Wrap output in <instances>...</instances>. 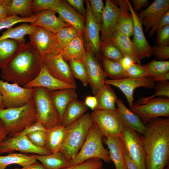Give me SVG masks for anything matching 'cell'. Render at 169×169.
<instances>
[{
	"mask_svg": "<svg viewBox=\"0 0 169 169\" xmlns=\"http://www.w3.org/2000/svg\"><path fill=\"white\" fill-rule=\"evenodd\" d=\"M146 124L141 137L146 169H164L169 165V118H157Z\"/></svg>",
	"mask_w": 169,
	"mask_h": 169,
	"instance_id": "obj_1",
	"label": "cell"
},
{
	"mask_svg": "<svg viewBox=\"0 0 169 169\" xmlns=\"http://www.w3.org/2000/svg\"><path fill=\"white\" fill-rule=\"evenodd\" d=\"M42 58L29 42L22 45L3 68L1 76L6 81L23 86L33 80L42 67Z\"/></svg>",
	"mask_w": 169,
	"mask_h": 169,
	"instance_id": "obj_2",
	"label": "cell"
},
{
	"mask_svg": "<svg viewBox=\"0 0 169 169\" xmlns=\"http://www.w3.org/2000/svg\"><path fill=\"white\" fill-rule=\"evenodd\" d=\"M0 120L7 134L13 136L37 121L33 98L22 106L0 109Z\"/></svg>",
	"mask_w": 169,
	"mask_h": 169,
	"instance_id": "obj_3",
	"label": "cell"
},
{
	"mask_svg": "<svg viewBox=\"0 0 169 169\" xmlns=\"http://www.w3.org/2000/svg\"><path fill=\"white\" fill-rule=\"evenodd\" d=\"M93 123L91 114L87 112L66 127L65 140L60 151L69 161L73 159L79 152Z\"/></svg>",
	"mask_w": 169,
	"mask_h": 169,
	"instance_id": "obj_4",
	"label": "cell"
},
{
	"mask_svg": "<svg viewBox=\"0 0 169 169\" xmlns=\"http://www.w3.org/2000/svg\"><path fill=\"white\" fill-rule=\"evenodd\" d=\"M103 136L99 128L93 123L79 152L74 158L69 161V166L76 165L94 158L99 159L106 163H110L109 152L103 144Z\"/></svg>",
	"mask_w": 169,
	"mask_h": 169,
	"instance_id": "obj_5",
	"label": "cell"
},
{
	"mask_svg": "<svg viewBox=\"0 0 169 169\" xmlns=\"http://www.w3.org/2000/svg\"><path fill=\"white\" fill-rule=\"evenodd\" d=\"M50 91L43 87L33 88V99L36 108L37 121L47 130L60 124L59 113L51 99Z\"/></svg>",
	"mask_w": 169,
	"mask_h": 169,
	"instance_id": "obj_6",
	"label": "cell"
},
{
	"mask_svg": "<svg viewBox=\"0 0 169 169\" xmlns=\"http://www.w3.org/2000/svg\"><path fill=\"white\" fill-rule=\"evenodd\" d=\"M91 114L93 121L106 138L120 137L125 125L117 109L95 110Z\"/></svg>",
	"mask_w": 169,
	"mask_h": 169,
	"instance_id": "obj_7",
	"label": "cell"
},
{
	"mask_svg": "<svg viewBox=\"0 0 169 169\" xmlns=\"http://www.w3.org/2000/svg\"><path fill=\"white\" fill-rule=\"evenodd\" d=\"M129 109L139 116L143 124L159 117L169 118V98H154L141 105L134 103Z\"/></svg>",
	"mask_w": 169,
	"mask_h": 169,
	"instance_id": "obj_8",
	"label": "cell"
},
{
	"mask_svg": "<svg viewBox=\"0 0 169 169\" xmlns=\"http://www.w3.org/2000/svg\"><path fill=\"white\" fill-rule=\"evenodd\" d=\"M0 92L6 108L22 106L33 98V88L21 87L0 79Z\"/></svg>",
	"mask_w": 169,
	"mask_h": 169,
	"instance_id": "obj_9",
	"label": "cell"
},
{
	"mask_svg": "<svg viewBox=\"0 0 169 169\" xmlns=\"http://www.w3.org/2000/svg\"><path fill=\"white\" fill-rule=\"evenodd\" d=\"M28 36L29 42L42 58L48 54H61L62 50L57 43L55 34L47 29L36 26Z\"/></svg>",
	"mask_w": 169,
	"mask_h": 169,
	"instance_id": "obj_10",
	"label": "cell"
},
{
	"mask_svg": "<svg viewBox=\"0 0 169 169\" xmlns=\"http://www.w3.org/2000/svg\"><path fill=\"white\" fill-rule=\"evenodd\" d=\"M120 137L130 156L139 169H146L141 136L125 125Z\"/></svg>",
	"mask_w": 169,
	"mask_h": 169,
	"instance_id": "obj_11",
	"label": "cell"
},
{
	"mask_svg": "<svg viewBox=\"0 0 169 169\" xmlns=\"http://www.w3.org/2000/svg\"><path fill=\"white\" fill-rule=\"evenodd\" d=\"M86 7V21L83 36L86 50L93 52L97 58L100 60L101 55L100 47V33L101 25L96 20L91 12L89 0L85 1Z\"/></svg>",
	"mask_w": 169,
	"mask_h": 169,
	"instance_id": "obj_12",
	"label": "cell"
},
{
	"mask_svg": "<svg viewBox=\"0 0 169 169\" xmlns=\"http://www.w3.org/2000/svg\"><path fill=\"white\" fill-rule=\"evenodd\" d=\"M169 10V0H155L147 8L137 14L142 24L145 31L152 36L155 33L157 25L163 14Z\"/></svg>",
	"mask_w": 169,
	"mask_h": 169,
	"instance_id": "obj_13",
	"label": "cell"
},
{
	"mask_svg": "<svg viewBox=\"0 0 169 169\" xmlns=\"http://www.w3.org/2000/svg\"><path fill=\"white\" fill-rule=\"evenodd\" d=\"M15 151L39 155L51 154L45 148L35 146L26 135L9 136L0 142V154L12 153Z\"/></svg>",
	"mask_w": 169,
	"mask_h": 169,
	"instance_id": "obj_14",
	"label": "cell"
},
{
	"mask_svg": "<svg viewBox=\"0 0 169 169\" xmlns=\"http://www.w3.org/2000/svg\"><path fill=\"white\" fill-rule=\"evenodd\" d=\"M105 83L118 88L123 93L127 99L130 108L133 104L134 92L136 88L142 87L151 89L155 86L154 82L151 78L147 77L140 79L126 77L118 79H106Z\"/></svg>",
	"mask_w": 169,
	"mask_h": 169,
	"instance_id": "obj_15",
	"label": "cell"
},
{
	"mask_svg": "<svg viewBox=\"0 0 169 169\" xmlns=\"http://www.w3.org/2000/svg\"><path fill=\"white\" fill-rule=\"evenodd\" d=\"M42 60L49 73L53 77L67 83L75 84L69 64L60 54L47 55L42 58Z\"/></svg>",
	"mask_w": 169,
	"mask_h": 169,
	"instance_id": "obj_16",
	"label": "cell"
},
{
	"mask_svg": "<svg viewBox=\"0 0 169 169\" xmlns=\"http://www.w3.org/2000/svg\"><path fill=\"white\" fill-rule=\"evenodd\" d=\"M86 51V56L83 61L87 71L89 84L93 94L95 95L105 84L107 76L94 54L90 51Z\"/></svg>",
	"mask_w": 169,
	"mask_h": 169,
	"instance_id": "obj_17",
	"label": "cell"
},
{
	"mask_svg": "<svg viewBox=\"0 0 169 169\" xmlns=\"http://www.w3.org/2000/svg\"><path fill=\"white\" fill-rule=\"evenodd\" d=\"M127 2L133 20V38L131 41L136 55L141 60L153 54L151 47L145 37L141 21L134 10L130 1L127 0Z\"/></svg>",
	"mask_w": 169,
	"mask_h": 169,
	"instance_id": "obj_18",
	"label": "cell"
},
{
	"mask_svg": "<svg viewBox=\"0 0 169 169\" xmlns=\"http://www.w3.org/2000/svg\"><path fill=\"white\" fill-rule=\"evenodd\" d=\"M120 11L118 6L112 0H106L101 25L100 42L110 38L115 31Z\"/></svg>",
	"mask_w": 169,
	"mask_h": 169,
	"instance_id": "obj_19",
	"label": "cell"
},
{
	"mask_svg": "<svg viewBox=\"0 0 169 169\" xmlns=\"http://www.w3.org/2000/svg\"><path fill=\"white\" fill-rule=\"evenodd\" d=\"M45 88L50 91L68 88L76 89V84L67 83L55 78L48 72L43 64L41 70L38 75L33 80L23 86L25 88H33L36 87Z\"/></svg>",
	"mask_w": 169,
	"mask_h": 169,
	"instance_id": "obj_20",
	"label": "cell"
},
{
	"mask_svg": "<svg viewBox=\"0 0 169 169\" xmlns=\"http://www.w3.org/2000/svg\"><path fill=\"white\" fill-rule=\"evenodd\" d=\"M55 12L62 21L74 27L83 35L86 17L78 13L65 0H60Z\"/></svg>",
	"mask_w": 169,
	"mask_h": 169,
	"instance_id": "obj_21",
	"label": "cell"
},
{
	"mask_svg": "<svg viewBox=\"0 0 169 169\" xmlns=\"http://www.w3.org/2000/svg\"><path fill=\"white\" fill-rule=\"evenodd\" d=\"M35 13L36 19L32 24L43 28L54 34L63 28L71 26L64 23L57 17L55 11L46 10Z\"/></svg>",
	"mask_w": 169,
	"mask_h": 169,
	"instance_id": "obj_22",
	"label": "cell"
},
{
	"mask_svg": "<svg viewBox=\"0 0 169 169\" xmlns=\"http://www.w3.org/2000/svg\"><path fill=\"white\" fill-rule=\"evenodd\" d=\"M74 89L68 88L50 92L52 101L57 110L60 122L69 104L77 99V95Z\"/></svg>",
	"mask_w": 169,
	"mask_h": 169,
	"instance_id": "obj_23",
	"label": "cell"
},
{
	"mask_svg": "<svg viewBox=\"0 0 169 169\" xmlns=\"http://www.w3.org/2000/svg\"><path fill=\"white\" fill-rule=\"evenodd\" d=\"M116 108L120 113L125 125L130 129L142 135L146 127L139 116L128 108L120 99H118Z\"/></svg>",
	"mask_w": 169,
	"mask_h": 169,
	"instance_id": "obj_24",
	"label": "cell"
},
{
	"mask_svg": "<svg viewBox=\"0 0 169 169\" xmlns=\"http://www.w3.org/2000/svg\"><path fill=\"white\" fill-rule=\"evenodd\" d=\"M112 1L118 6L120 11L116 28L130 37L133 35V20L127 0Z\"/></svg>",
	"mask_w": 169,
	"mask_h": 169,
	"instance_id": "obj_25",
	"label": "cell"
},
{
	"mask_svg": "<svg viewBox=\"0 0 169 169\" xmlns=\"http://www.w3.org/2000/svg\"><path fill=\"white\" fill-rule=\"evenodd\" d=\"M67 129L61 124L48 130L45 149L51 154L60 151L65 140Z\"/></svg>",
	"mask_w": 169,
	"mask_h": 169,
	"instance_id": "obj_26",
	"label": "cell"
},
{
	"mask_svg": "<svg viewBox=\"0 0 169 169\" xmlns=\"http://www.w3.org/2000/svg\"><path fill=\"white\" fill-rule=\"evenodd\" d=\"M104 142L109 149L110 159L114 163L115 169H127L123 157V142L120 137L106 138Z\"/></svg>",
	"mask_w": 169,
	"mask_h": 169,
	"instance_id": "obj_27",
	"label": "cell"
},
{
	"mask_svg": "<svg viewBox=\"0 0 169 169\" xmlns=\"http://www.w3.org/2000/svg\"><path fill=\"white\" fill-rule=\"evenodd\" d=\"M83 35L80 34L74 38L62 51L60 54L66 62L71 59L82 61L85 57L86 51L84 44Z\"/></svg>",
	"mask_w": 169,
	"mask_h": 169,
	"instance_id": "obj_28",
	"label": "cell"
},
{
	"mask_svg": "<svg viewBox=\"0 0 169 169\" xmlns=\"http://www.w3.org/2000/svg\"><path fill=\"white\" fill-rule=\"evenodd\" d=\"M88 107L84 101L77 99L71 101L67 106L60 124L66 127L76 121L85 114Z\"/></svg>",
	"mask_w": 169,
	"mask_h": 169,
	"instance_id": "obj_29",
	"label": "cell"
},
{
	"mask_svg": "<svg viewBox=\"0 0 169 169\" xmlns=\"http://www.w3.org/2000/svg\"><path fill=\"white\" fill-rule=\"evenodd\" d=\"M94 96L97 101L95 110H113L116 109L115 105L118 98L110 85L105 84L98 93Z\"/></svg>",
	"mask_w": 169,
	"mask_h": 169,
	"instance_id": "obj_30",
	"label": "cell"
},
{
	"mask_svg": "<svg viewBox=\"0 0 169 169\" xmlns=\"http://www.w3.org/2000/svg\"><path fill=\"white\" fill-rule=\"evenodd\" d=\"M46 169H63L69 166V161L60 151L47 155L32 154Z\"/></svg>",
	"mask_w": 169,
	"mask_h": 169,
	"instance_id": "obj_31",
	"label": "cell"
},
{
	"mask_svg": "<svg viewBox=\"0 0 169 169\" xmlns=\"http://www.w3.org/2000/svg\"><path fill=\"white\" fill-rule=\"evenodd\" d=\"M111 39L124 55L131 57L136 63L140 64V60L136 55L129 37L116 28Z\"/></svg>",
	"mask_w": 169,
	"mask_h": 169,
	"instance_id": "obj_32",
	"label": "cell"
},
{
	"mask_svg": "<svg viewBox=\"0 0 169 169\" xmlns=\"http://www.w3.org/2000/svg\"><path fill=\"white\" fill-rule=\"evenodd\" d=\"M36 26L31 23H23L16 27L9 28L2 33V35L0 36V40L9 38L24 44L25 36L31 33Z\"/></svg>",
	"mask_w": 169,
	"mask_h": 169,
	"instance_id": "obj_33",
	"label": "cell"
},
{
	"mask_svg": "<svg viewBox=\"0 0 169 169\" xmlns=\"http://www.w3.org/2000/svg\"><path fill=\"white\" fill-rule=\"evenodd\" d=\"M36 162L37 160L31 155L12 153L6 156H0V169H5L8 166L13 164L25 167Z\"/></svg>",
	"mask_w": 169,
	"mask_h": 169,
	"instance_id": "obj_34",
	"label": "cell"
},
{
	"mask_svg": "<svg viewBox=\"0 0 169 169\" xmlns=\"http://www.w3.org/2000/svg\"><path fill=\"white\" fill-rule=\"evenodd\" d=\"M32 0H11L8 16L19 15L20 17L23 18L31 17L33 14H32Z\"/></svg>",
	"mask_w": 169,
	"mask_h": 169,
	"instance_id": "obj_35",
	"label": "cell"
},
{
	"mask_svg": "<svg viewBox=\"0 0 169 169\" xmlns=\"http://www.w3.org/2000/svg\"><path fill=\"white\" fill-rule=\"evenodd\" d=\"M104 70L107 76L110 79H118L128 77L125 70L119 62L113 61L101 56Z\"/></svg>",
	"mask_w": 169,
	"mask_h": 169,
	"instance_id": "obj_36",
	"label": "cell"
},
{
	"mask_svg": "<svg viewBox=\"0 0 169 169\" xmlns=\"http://www.w3.org/2000/svg\"><path fill=\"white\" fill-rule=\"evenodd\" d=\"M100 52L102 56L111 60L119 62L124 55L110 38L101 42Z\"/></svg>",
	"mask_w": 169,
	"mask_h": 169,
	"instance_id": "obj_37",
	"label": "cell"
},
{
	"mask_svg": "<svg viewBox=\"0 0 169 169\" xmlns=\"http://www.w3.org/2000/svg\"><path fill=\"white\" fill-rule=\"evenodd\" d=\"M57 43L62 50L77 36L81 34L72 26L64 27L55 34Z\"/></svg>",
	"mask_w": 169,
	"mask_h": 169,
	"instance_id": "obj_38",
	"label": "cell"
},
{
	"mask_svg": "<svg viewBox=\"0 0 169 169\" xmlns=\"http://www.w3.org/2000/svg\"><path fill=\"white\" fill-rule=\"evenodd\" d=\"M68 62L74 78L79 80L84 86H86L89 84V79L87 71L83 61L71 59Z\"/></svg>",
	"mask_w": 169,
	"mask_h": 169,
	"instance_id": "obj_39",
	"label": "cell"
},
{
	"mask_svg": "<svg viewBox=\"0 0 169 169\" xmlns=\"http://www.w3.org/2000/svg\"><path fill=\"white\" fill-rule=\"evenodd\" d=\"M143 65L148 72V77L151 79L169 72V60L159 61L154 59Z\"/></svg>",
	"mask_w": 169,
	"mask_h": 169,
	"instance_id": "obj_40",
	"label": "cell"
},
{
	"mask_svg": "<svg viewBox=\"0 0 169 169\" xmlns=\"http://www.w3.org/2000/svg\"><path fill=\"white\" fill-rule=\"evenodd\" d=\"M36 14L34 13L31 17L23 18L18 15L8 16L0 19V31L4 29H7L13 25L19 23H33L36 19Z\"/></svg>",
	"mask_w": 169,
	"mask_h": 169,
	"instance_id": "obj_41",
	"label": "cell"
},
{
	"mask_svg": "<svg viewBox=\"0 0 169 169\" xmlns=\"http://www.w3.org/2000/svg\"><path fill=\"white\" fill-rule=\"evenodd\" d=\"M60 0H33L32 10L33 12L37 13L46 10L56 11Z\"/></svg>",
	"mask_w": 169,
	"mask_h": 169,
	"instance_id": "obj_42",
	"label": "cell"
},
{
	"mask_svg": "<svg viewBox=\"0 0 169 169\" xmlns=\"http://www.w3.org/2000/svg\"><path fill=\"white\" fill-rule=\"evenodd\" d=\"M155 94L148 97H143L136 103L138 104H145L148 100L156 96H162L169 98V82L168 81L159 82L155 86Z\"/></svg>",
	"mask_w": 169,
	"mask_h": 169,
	"instance_id": "obj_43",
	"label": "cell"
},
{
	"mask_svg": "<svg viewBox=\"0 0 169 169\" xmlns=\"http://www.w3.org/2000/svg\"><path fill=\"white\" fill-rule=\"evenodd\" d=\"M102 166L101 160L94 158L76 165L69 166L63 169H103Z\"/></svg>",
	"mask_w": 169,
	"mask_h": 169,
	"instance_id": "obj_44",
	"label": "cell"
},
{
	"mask_svg": "<svg viewBox=\"0 0 169 169\" xmlns=\"http://www.w3.org/2000/svg\"><path fill=\"white\" fill-rule=\"evenodd\" d=\"M128 77L140 79L148 76V72L144 65L135 63L125 70Z\"/></svg>",
	"mask_w": 169,
	"mask_h": 169,
	"instance_id": "obj_45",
	"label": "cell"
},
{
	"mask_svg": "<svg viewBox=\"0 0 169 169\" xmlns=\"http://www.w3.org/2000/svg\"><path fill=\"white\" fill-rule=\"evenodd\" d=\"M89 3L92 14L97 22L101 25L105 6L102 0H90Z\"/></svg>",
	"mask_w": 169,
	"mask_h": 169,
	"instance_id": "obj_46",
	"label": "cell"
},
{
	"mask_svg": "<svg viewBox=\"0 0 169 169\" xmlns=\"http://www.w3.org/2000/svg\"><path fill=\"white\" fill-rule=\"evenodd\" d=\"M48 131H39L27 135L28 138L35 146L45 148Z\"/></svg>",
	"mask_w": 169,
	"mask_h": 169,
	"instance_id": "obj_47",
	"label": "cell"
},
{
	"mask_svg": "<svg viewBox=\"0 0 169 169\" xmlns=\"http://www.w3.org/2000/svg\"><path fill=\"white\" fill-rule=\"evenodd\" d=\"M156 33V43L157 45L161 47L169 46V25L163 27Z\"/></svg>",
	"mask_w": 169,
	"mask_h": 169,
	"instance_id": "obj_48",
	"label": "cell"
},
{
	"mask_svg": "<svg viewBox=\"0 0 169 169\" xmlns=\"http://www.w3.org/2000/svg\"><path fill=\"white\" fill-rule=\"evenodd\" d=\"M153 54L159 61H165L169 58V46L161 47L155 45L151 47Z\"/></svg>",
	"mask_w": 169,
	"mask_h": 169,
	"instance_id": "obj_49",
	"label": "cell"
},
{
	"mask_svg": "<svg viewBox=\"0 0 169 169\" xmlns=\"http://www.w3.org/2000/svg\"><path fill=\"white\" fill-rule=\"evenodd\" d=\"M39 131H48L44 126L40 122L36 121L25 129L22 131L13 136H19L23 135L27 136L28 134Z\"/></svg>",
	"mask_w": 169,
	"mask_h": 169,
	"instance_id": "obj_50",
	"label": "cell"
},
{
	"mask_svg": "<svg viewBox=\"0 0 169 169\" xmlns=\"http://www.w3.org/2000/svg\"><path fill=\"white\" fill-rule=\"evenodd\" d=\"M65 1L78 13L86 17V10L84 6V0H66Z\"/></svg>",
	"mask_w": 169,
	"mask_h": 169,
	"instance_id": "obj_51",
	"label": "cell"
},
{
	"mask_svg": "<svg viewBox=\"0 0 169 169\" xmlns=\"http://www.w3.org/2000/svg\"><path fill=\"white\" fill-rule=\"evenodd\" d=\"M123 151L124 161L126 169H139L136 165L130 156L124 143Z\"/></svg>",
	"mask_w": 169,
	"mask_h": 169,
	"instance_id": "obj_52",
	"label": "cell"
},
{
	"mask_svg": "<svg viewBox=\"0 0 169 169\" xmlns=\"http://www.w3.org/2000/svg\"><path fill=\"white\" fill-rule=\"evenodd\" d=\"M168 25H169V10L166 11L161 18L158 23L155 33Z\"/></svg>",
	"mask_w": 169,
	"mask_h": 169,
	"instance_id": "obj_53",
	"label": "cell"
},
{
	"mask_svg": "<svg viewBox=\"0 0 169 169\" xmlns=\"http://www.w3.org/2000/svg\"><path fill=\"white\" fill-rule=\"evenodd\" d=\"M84 103L87 107H89L92 110H95L97 105V99L95 96H87L85 98Z\"/></svg>",
	"mask_w": 169,
	"mask_h": 169,
	"instance_id": "obj_54",
	"label": "cell"
},
{
	"mask_svg": "<svg viewBox=\"0 0 169 169\" xmlns=\"http://www.w3.org/2000/svg\"><path fill=\"white\" fill-rule=\"evenodd\" d=\"M119 63L125 70L136 63L131 57L127 55H124Z\"/></svg>",
	"mask_w": 169,
	"mask_h": 169,
	"instance_id": "obj_55",
	"label": "cell"
},
{
	"mask_svg": "<svg viewBox=\"0 0 169 169\" xmlns=\"http://www.w3.org/2000/svg\"><path fill=\"white\" fill-rule=\"evenodd\" d=\"M131 2L133 4V9L135 12L141 10L142 8L145 7L149 3L148 0H132Z\"/></svg>",
	"mask_w": 169,
	"mask_h": 169,
	"instance_id": "obj_56",
	"label": "cell"
},
{
	"mask_svg": "<svg viewBox=\"0 0 169 169\" xmlns=\"http://www.w3.org/2000/svg\"><path fill=\"white\" fill-rule=\"evenodd\" d=\"M14 169H46L41 164L37 162L29 166L23 167L22 168H15Z\"/></svg>",
	"mask_w": 169,
	"mask_h": 169,
	"instance_id": "obj_57",
	"label": "cell"
},
{
	"mask_svg": "<svg viewBox=\"0 0 169 169\" xmlns=\"http://www.w3.org/2000/svg\"><path fill=\"white\" fill-rule=\"evenodd\" d=\"M154 82H161L168 81L169 79V72L151 79Z\"/></svg>",
	"mask_w": 169,
	"mask_h": 169,
	"instance_id": "obj_58",
	"label": "cell"
},
{
	"mask_svg": "<svg viewBox=\"0 0 169 169\" xmlns=\"http://www.w3.org/2000/svg\"><path fill=\"white\" fill-rule=\"evenodd\" d=\"M9 6H0V19L8 17Z\"/></svg>",
	"mask_w": 169,
	"mask_h": 169,
	"instance_id": "obj_59",
	"label": "cell"
},
{
	"mask_svg": "<svg viewBox=\"0 0 169 169\" xmlns=\"http://www.w3.org/2000/svg\"><path fill=\"white\" fill-rule=\"evenodd\" d=\"M7 135L3 125L0 120V142L7 137Z\"/></svg>",
	"mask_w": 169,
	"mask_h": 169,
	"instance_id": "obj_60",
	"label": "cell"
},
{
	"mask_svg": "<svg viewBox=\"0 0 169 169\" xmlns=\"http://www.w3.org/2000/svg\"><path fill=\"white\" fill-rule=\"evenodd\" d=\"M11 0H0V6H9Z\"/></svg>",
	"mask_w": 169,
	"mask_h": 169,
	"instance_id": "obj_61",
	"label": "cell"
},
{
	"mask_svg": "<svg viewBox=\"0 0 169 169\" xmlns=\"http://www.w3.org/2000/svg\"><path fill=\"white\" fill-rule=\"evenodd\" d=\"M5 108L2 95L0 92V109H3Z\"/></svg>",
	"mask_w": 169,
	"mask_h": 169,
	"instance_id": "obj_62",
	"label": "cell"
},
{
	"mask_svg": "<svg viewBox=\"0 0 169 169\" xmlns=\"http://www.w3.org/2000/svg\"><path fill=\"white\" fill-rule=\"evenodd\" d=\"M164 169H169V165H168Z\"/></svg>",
	"mask_w": 169,
	"mask_h": 169,
	"instance_id": "obj_63",
	"label": "cell"
},
{
	"mask_svg": "<svg viewBox=\"0 0 169 169\" xmlns=\"http://www.w3.org/2000/svg\"><path fill=\"white\" fill-rule=\"evenodd\" d=\"M103 169H104L103 168Z\"/></svg>",
	"mask_w": 169,
	"mask_h": 169,
	"instance_id": "obj_64",
	"label": "cell"
}]
</instances>
